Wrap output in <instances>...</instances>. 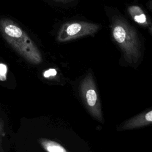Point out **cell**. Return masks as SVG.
I'll list each match as a JSON object with an SVG mask.
<instances>
[{
  "instance_id": "9",
  "label": "cell",
  "mask_w": 152,
  "mask_h": 152,
  "mask_svg": "<svg viewBox=\"0 0 152 152\" xmlns=\"http://www.w3.org/2000/svg\"><path fill=\"white\" fill-rule=\"evenodd\" d=\"M53 1L58 2H61V3H68L71 2L72 0H53Z\"/></svg>"
},
{
  "instance_id": "6",
  "label": "cell",
  "mask_w": 152,
  "mask_h": 152,
  "mask_svg": "<svg viewBox=\"0 0 152 152\" xmlns=\"http://www.w3.org/2000/svg\"><path fill=\"white\" fill-rule=\"evenodd\" d=\"M128 11L133 20L139 25L142 27H148L151 24L146 14L139 6L131 5L128 7Z\"/></svg>"
},
{
  "instance_id": "1",
  "label": "cell",
  "mask_w": 152,
  "mask_h": 152,
  "mask_svg": "<svg viewBox=\"0 0 152 152\" xmlns=\"http://www.w3.org/2000/svg\"><path fill=\"white\" fill-rule=\"evenodd\" d=\"M113 40L121 49L125 61L137 68L142 58L141 45L135 28L123 17L115 16L110 24Z\"/></svg>"
},
{
  "instance_id": "2",
  "label": "cell",
  "mask_w": 152,
  "mask_h": 152,
  "mask_svg": "<svg viewBox=\"0 0 152 152\" xmlns=\"http://www.w3.org/2000/svg\"><path fill=\"white\" fill-rule=\"evenodd\" d=\"M0 32L7 43L28 62L38 65L42 62L39 49L16 23L8 18H1Z\"/></svg>"
},
{
  "instance_id": "8",
  "label": "cell",
  "mask_w": 152,
  "mask_h": 152,
  "mask_svg": "<svg viewBox=\"0 0 152 152\" xmlns=\"http://www.w3.org/2000/svg\"><path fill=\"white\" fill-rule=\"evenodd\" d=\"M5 124L4 119L0 117V151L1 149V145L2 141L5 135Z\"/></svg>"
},
{
  "instance_id": "4",
  "label": "cell",
  "mask_w": 152,
  "mask_h": 152,
  "mask_svg": "<svg viewBox=\"0 0 152 152\" xmlns=\"http://www.w3.org/2000/svg\"><path fill=\"white\" fill-rule=\"evenodd\" d=\"M99 28V25L86 21L67 22L61 27L56 40L59 42H66L85 36L93 35Z\"/></svg>"
},
{
  "instance_id": "11",
  "label": "cell",
  "mask_w": 152,
  "mask_h": 152,
  "mask_svg": "<svg viewBox=\"0 0 152 152\" xmlns=\"http://www.w3.org/2000/svg\"><path fill=\"white\" fill-rule=\"evenodd\" d=\"M149 31H150V33L152 34V26H150V27H149Z\"/></svg>"
},
{
  "instance_id": "7",
  "label": "cell",
  "mask_w": 152,
  "mask_h": 152,
  "mask_svg": "<svg viewBox=\"0 0 152 152\" xmlns=\"http://www.w3.org/2000/svg\"><path fill=\"white\" fill-rule=\"evenodd\" d=\"M38 142L46 152H69L59 142L46 138H40Z\"/></svg>"
},
{
  "instance_id": "3",
  "label": "cell",
  "mask_w": 152,
  "mask_h": 152,
  "mask_svg": "<svg viewBox=\"0 0 152 152\" xmlns=\"http://www.w3.org/2000/svg\"><path fill=\"white\" fill-rule=\"evenodd\" d=\"M78 94L81 102L92 118L104 124L100 99L93 74L88 72L80 80Z\"/></svg>"
},
{
  "instance_id": "5",
  "label": "cell",
  "mask_w": 152,
  "mask_h": 152,
  "mask_svg": "<svg viewBox=\"0 0 152 152\" xmlns=\"http://www.w3.org/2000/svg\"><path fill=\"white\" fill-rule=\"evenodd\" d=\"M152 124V107L124 121L118 125L117 131L138 129Z\"/></svg>"
},
{
  "instance_id": "10",
  "label": "cell",
  "mask_w": 152,
  "mask_h": 152,
  "mask_svg": "<svg viewBox=\"0 0 152 152\" xmlns=\"http://www.w3.org/2000/svg\"><path fill=\"white\" fill-rule=\"evenodd\" d=\"M147 6L152 11V0H151L150 1H149L147 4Z\"/></svg>"
},
{
  "instance_id": "12",
  "label": "cell",
  "mask_w": 152,
  "mask_h": 152,
  "mask_svg": "<svg viewBox=\"0 0 152 152\" xmlns=\"http://www.w3.org/2000/svg\"><path fill=\"white\" fill-rule=\"evenodd\" d=\"M0 152H1V151H0Z\"/></svg>"
}]
</instances>
